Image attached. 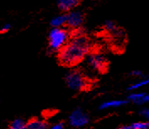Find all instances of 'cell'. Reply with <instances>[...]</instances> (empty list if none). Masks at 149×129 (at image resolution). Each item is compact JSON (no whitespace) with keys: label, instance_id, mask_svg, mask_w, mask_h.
I'll return each instance as SVG.
<instances>
[{"label":"cell","instance_id":"2e32d148","mask_svg":"<svg viewBox=\"0 0 149 129\" xmlns=\"http://www.w3.org/2000/svg\"><path fill=\"white\" fill-rule=\"evenodd\" d=\"M129 76L133 77V78H137V79H141V78L145 77V75H144V73H142V71H141V70H137V69L131 71V72L129 73Z\"/></svg>","mask_w":149,"mask_h":129},{"label":"cell","instance_id":"d6986e66","mask_svg":"<svg viewBox=\"0 0 149 129\" xmlns=\"http://www.w3.org/2000/svg\"><path fill=\"white\" fill-rule=\"evenodd\" d=\"M63 128H64V124L63 122H58L52 127H49V128L47 127V129H63Z\"/></svg>","mask_w":149,"mask_h":129},{"label":"cell","instance_id":"9a60e30c","mask_svg":"<svg viewBox=\"0 0 149 129\" xmlns=\"http://www.w3.org/2000/svg\"><path fill=\"white\" fill-rule=\"evenodd\" d=\"M130 126L131 129H149V121H136Z\"/></svg>","mask_w":149,"mask_h":129},{"label":"cell","instance_id":"8992f818","mask_svg":"<svg viewBox=\"0 0 149 129\" xmlns=\"http://www.w3.org/2000/svg\"><path fill=\"white\" fill-rule=\"evenodd\" d=\"M85 21V15L80 9H73L67 13V24L66 26L70 30H75L77 28L84 26Z\"/></svg>","mask_w":149,"mask_h":129},{"label":"cell","instance_id":"e0dca14e","mask_svg":"<svg viewBox=\"0 0 149 129\" xmlns=\"http://www.w3.org/2000/svg\"><path fill=\"white\" fill-rule=\"evenodd\" d=\"M139 115L141 116L142 117H144L147 121H149V108H141L139 111Z\"/></svg>","mask_w":149,"mask_h":129},{"label":"cell","instance_id":"30bf717a","mask_svg":"<svg viewBox=\"0 0 149 129\" xmlns=\"http://www.w3.org/2000/svg\"><path fill=\"white\" fill-rule=\"evenodd\" d=\"M67 24V13H63L53 16L50 20V25L53 28L64 27Z\"/></svg>","mask_w":149,"mask_h":129},{"label":"cell","instance_id":"ba28073f","mask_svg":"<svg viewBox=\"0 0 149 129\" xmlns=\"http://www.w3.org/2000/svg\"><path fill=\"white\" fill-rule=\"evenodd\" d=\"M83 0H56V7L63 12L68 13L79 7Z\"/></svg>","mask_w":149,"mask_h":129},{"label":"cell","instance_id":"5bb4252c","mask_svg":"<svg viewBox=\"0 0 149 129\" xmlns=\"http://www.w3.org/2000/svg\"><path fill=\"white\" fill-rule=\"evenodd\" d=\"M26 123L22 119H15L9 125V129H25Z\"/></svg>","mask_w":149,"mask_h":129},{"label":"cell","instance_id":"3957f363","mask_svg":"<svg viewBox=\"0 0 149 129\" xmlns=\"http://www.w3.org/2000/svg\"><path fill=\"white\" fill-rule=\"evenodd\" d=\"M64 80L68 87L74 91L87 90L90 86V80L82 70L73 68L65 74Z\"/></svg>","mask_w":149,"mask_h":129},{"label":"cell","instance_id":"4fadbf2b","mask_svg":"<svg viewBox=\"0 0 149 129\" xmlns=\"http://www.w3.org/2000/svg\"><path fill=\"white\" fill-rule=\"evenodd\" d=\"M149 84V76H145L143 78H141L140 80H138L137 82L134 83L132 84H131L128 88L127 90L128 91H135L136 89H139L142 88V87H145L147 85Z\"/></svg>","mask_w":149,"mask_h":129},{"label":"cell","instance_id":"7a4b0ae2","mask_svg":"<svg viewBox=\"0 0 149 129\" xmlns=\"http://www.w3.org/2000/svg\"><path fill=\"white\" fill-rule=\"evenodd\" d=\"M71 37V30L67 26L53 28L50 30L47 35L48 52L57 53L68 43Z\"/></svg>","mask_w":149,"mask_h":129},{"label":"cell","instance_id":"ac0fdd59","mask_svg":"<svg viewBox=\"0 0 149 129\" xmlns=\"http://www.w3.org/2000/svg\"><path fill=\"white\" fill-rule=\"evenodd\" d=\"M11 29V24H4L3 25H2L0 27V34H5V33L8 32Z\"/></svg>","mask_w":149,"mask_h":129},{"label":"cell","instance_id":"ffe728a7","mask_svg":"<svg viewBox=\"0 0 149 129\" xmlns=\"http://www.w3.org/2000/svg\"><path fill=\"white\" fill-rule=\"evenodd\" d=\"M116 129H131V126L130 125H125V126H121V127H120Z\"/></svg>","mask_w":149,"mask_h":129},{"label":"cell","instance_id":"5b68a950","mask_svg":"<svg viewBox=\"0 0 149 129\" xmlns=\"http://www.w3.org/2000/svg\"><path fill=\"white\" fill-rule=\"evenodd\" d=\"M103 29L116 41H120V43H122L123 40L126 39L125 31L122 28H120L114 20H105L103 24Z\"/></svg>","mask_w":149,"mask_h":129},{"label":"cell","instance_id":"277c9868","mask_svg":"<svg viewBox=\"0 0 149 129\" xmlns=\"http://www.w3.org/2000/svg\"><path fill=\"white\" fill-rule=\"evenodd\" d=\"M84 62L87 67L95 73H105L109 67V61L105 55L100 51L92 50L85 57Z\"/></svg>","mask_w":149,"mask_h":129},{"label":"cell","instance_id":"9c48e42d","mask_svg":"<svg viewBox=\"0 0 149 129\" xmlns=\"http://www.w3.org/2000/svg\"><path fill=\"white\" fill-rule=\"evenodd\" d=\"M127 100L138 105L149 103V93L146 92H132L128 95Z\"/></svg>","mask_w":149,"mask_h":129},{"label":"cell","instance_id":"52a82bcc","mask_svg":"<svg viewBox=\"0 0 149 129\" xmlns=\"http://www.w3.org/2000/svg\"><path fill=\"white\" fill-rule=\"evenodd\" d=\"M89 121V117L86 112L81 108H76L69 116V123L74 128H82L87 125Z\"/></svg>","mask_w":149,"mask_h":129},{"label":"cell","instance_id":"6da1fadb","mask_svg":"<svg viewBox=\"0 0 149 129\" xmlns=\"http://www.w3.org/2000/svg\"><path fill=\"white\" fill-rule=\"evenodd\" d=\"M93 50V43L87 34L74 35L71 32L68 43L57 53V61L63 67L72 68L84 61Z\"/></svg>","mask_w":149,"mask_h":129},{"label":"cell","instance_id":"7c38bea8","mask_svg":"<svg viewBox=\"0 0 149 129\" xmlns=\"http://www.w3.org/2000/svg\"><path fill=\"white\" fill-rule=\"evenodd\" d=\"M47 123L38 118H33L26 123L25 129H47Z\"/></svg>","mask_w":149,"mask_h":129},{"label":"cell","instance_id":"8fae6325","mask_svg":"<svg viewBox=\"0 0 149 129\" xmlns=\"http://www.w3.org/2000/svg\"><path fill=\"white\" fill-rule=\"evenodd\" d=\"M128 100H106L104 101L100 105V110H106V109H110V108H117L120 106L125 105L127 104Z\"/></svg>","mask_w":149,"mask_h":129}]
</instances>
